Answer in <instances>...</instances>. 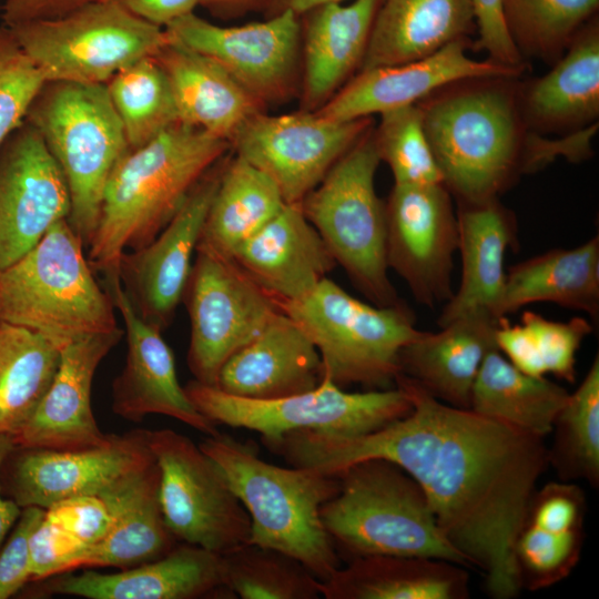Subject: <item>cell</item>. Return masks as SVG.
Returning a JSON list of instances; mask_svg holds the SVG:
<instances>
[{"mask_svg":"<svg viewBox=\"0 0 599 599\" xmlns=\"http://www.w3.org/2000/svg\"><path fill=\"white\" fill-rule=\"evenodd\" d=\"M554 440L547 449L551 465L564 481L599 483V357L555 418Z\"/></svg>","mask_w":599,"mask_h":599,"instance_id":"f35d334b","label":"cell"},{"mask_svg":"<svg viewBox=\"0 0 599 599\" xmlns=\"http://www.w3.org/2000/svg\"><path fill=\"white\" fill-rule=\"evenodd\" d=\"M339 488L321 509L323 526L348 560L372 555L416 556L470 564L447 540L418 483L382 458L336 475Z\"/></svg>","mask_w":599,"mask_h":599,"instance_id":"5b68a950","label":"cell"},{"mask_svg":"<svg viewBox=\"0 0 599 599\" xmlns=\"http://www.w3.org/2000/svg\"><path fill=\"white\" fill-rule=\"evenodd\" d=\"M372 125L370 118L335 121L316 111L278 115L261 111L230 144L273 180L286 203H301Z\"/></svg>","mask_w":599,"mask_h":599,"instance_id":"9a60e30c","label":"cell"},{"mask_svg":"<svg viewBox=\"0 0 599 599\" xmlns=\"http://www.w3.org/2000/svg\"><path fill=\"white\" fill-rule=\"evenodd\" d=\"M8 27L45 81L106 84L123 68L154 57L167 42L163 28L112 0Z\"/></svg>","mask_w":599,"mask_h":599,"instance_id":"30bf717a","label":"cell"},{"mask_svg":"<svg viewBox=\"0 0 599 599\" xmlns=\"http://www.w3.org/2000/svg\"><path fill=\"white\" fill-rule=\"evenodd\" d=\"M70 212L63 173L39 132L24 121L0 145V271Z\"/></svg>","mask_w":599,"mask_h":599,"instance_id":"d6986e66","label":"cell"},{"mask_svg":"<svg viewBox=\"0 0 599 599\" xmlns=\"http://www.w3.org/2000/svg\"><path fill=\"white\" fill-rule=\"evenodd\" d=\"M232 258L275 302L304 297L336 266L301 203H286Z\"/></svg>","mask_w":599,"mask_h":599,"instance_id":"d4e9b609","label":"cell"},{"mask_svg":"<svg viewBox=\"0 0 599 599\" xmlns=\"http://www.w3.org/2000/svg\"><path fill=\"white\" fill-rule=\"evenodd\" d=\"M225 585L234 598L317 599L319 580L280 550L244 544L224 555Z\"/></svg>","mask_w":599,"mask_h":599,"instance_id":"b9f144b4","label":"cell"},{"mask_svg":"<svg viewBox=\"0 0 599 599\" xmlns=\"http://www.w3.org/2000/svg\"><path fill=\"white\" fill-rule=\"evenodd\" d=\"M60 349L42 335L0 322V435L13 437L49 389Z\"/></svg>","mask_w":599,"mask_h":599,"instance_id":"74e56055","label":"cell"},{"mask_svg":"<svg viewBox=\"0 0 599 599\" xmlns=\"http://www.w3.org/2000/svg\"><path fill=\"white\" fill-rule=\"evenodd\" d=\"M475 28L473 0H380L358 71L428 57Z\"/></svg>","mask_w":599,"mask_h":599,"instance_id":"1f68e13d","label":"cell"},{"mask_svg":"<svg viewBox=\"0 0 599 599\" xmlns=\"http://www.w3.org/2000/svg\"><path fill=\"white\" fill-rule=\"evenodd\" d=\"M154 464L146 430L138 429L108 434L103 443L82 449L14 447L3 463L1 483L19 507L47 509L70 497H103Z\"/></svg>","mask_w":599,"mask_h":599,"instance_id":"5bb4252c","label":"cell"},{"mask_svg":"<svg viewBox=\"0 0 599 599\" xmlns=\"http://www.w3.org/2000/svg\"><path fill=\"white\" fill-rule=\"evenodd\" d=\"M45 82L11 29L0 23V145L24 122Z\"/></svg>","mask_w":599,"mask_h":599,"instance_id":"ee69618b","label":"cell"},{"mask_svg":"<svg viewBox=\"0 0 599 599\" xmlns=\"http://www.w3.org/2000/svg\"><path fill=\"white\" fill-rule=\"evenodd\" d=\"M164 71L182 123L231 143L263 105L209 57L167 38L154 55Z\"/></svg>","mask_w":599,"mask_h":599,"instance_id":"4dcf8cb0","label":"cell"},{"mask_svg":"<svg viewBox=\"0 0 599 599\" xmlns=\"http://www.w3.org/2000/svg\"><path fill=\"white\" fill-rule=\"evenodd\" d=\"M598 8L599 0H501L505 27L520 55L551 65Z\"/></svg>","mask_w":599,"mask_h":599,"instance_id":"ab89813d","label":"cell"},{"mask_svg":"<svg viewBox=\"0 0 599 599\" xmlns=\"http://www.w3.org/2000/svg\"><path fill=\"white\" fill-rule=\"evenodd\" d=\"M458 248L461 276L458 288L444 304L439 327L473 311H488L498 317L502 302L509 248L518 246L517 221L499 199L457 203Z\"/></svg>","mask_w":599,"mask_h":599,"instance_id":"f1b7e54d","label":"cell"},{"mask_svg":"<svg viewBox=\"0 0 599 599\" xmlns=\"http://www.w3.org/2000/svg\"><path fill=\"white\" fill-rule=\"evenodd\" d=\"M468 38L405 63L358 71L316 112L329 120L351 121L417 104L436 90L475 78H517L526 70L477 60L467 53Z\"/></svg>","mask_w":599,"mask_h":599,"instance_id":"44dd1931","label":"cell"},{"mask_svg":"<svg viewBox=\"0 0 599 599\" xmlns=\"http://www.w3.org/2000/svg\"><path fill=\"white\" fill-rule=\"evenodd\" d=\"M518 104L534 134L573 135L598 125L599 20L590 19L549 72L519 82Z\"/></svg>","mask_w":599,"mask_h":599,"instance_id":"cb8c5ba5","label":"cell"},{"mask_svg":"<svg viewBox=\"0 0 599 599\" xmlns=\"http://www.w3.org/2000/svg\"><path fill=\"white\" fill-rule=\"evenodd\" d=\"M285 204L273 180L235 154L225 160L197 247L232 257Z\"/></svg>","mask_w":599,"mask_h":599,"instance_id":"d590c367","label":"cell"},{"mask_svg":"<svg viewBox=\"0 0 599 599\" xmlns=\"http://www.w3.org/2000/svg\"><path fill=\"white\" fill-rule=\"evenodd\" d=\"M41 135L67 181L69 223L88 247L105 184L130 146L105 84L47 81L26 120Z\"/></svg>","mask_w":599,"mask_h":599,"instance_id":"52a82bcc","label":"cell"},{"mask_svg":"<svg viewBox=\"0 0 599 599\" xmlns=\"http://www.w3.org/2000/svg\"><path fill=\"white\" fill-rule=\"evenodd\" d=\"M159 467L106 496L113 522L99 542L88 547L73 570L100 567L126 569L166 555L177 544L165 525L159 501Z\"/></svg>","mask_w":599,"mask_h":599,"instance_id":"e575fe53","label":"cell"},{"mask_svg":"<svg viewBox=\"0 0 599 599\" xmlns=\"http://www.w3.org/2000/svg\"><path fill=\"white\" fill-rule=\"evenodd\" d=\"M380 0L331 2L301 22L302 106L316 111L359 69Z\"/></svg>","mask_w":599,"mask_h":599,"instance_id":"f546056e","label":"cell"},{"mask_svg":"<svg viewBox=\"0 0 599 599\" xmlns=\"http://www.w3.org/2000/svg\"><path fill=\"white\" fill-rule=\"evenodd\" d=\"M88 547L43 516L29 539L32 581L70 572Z\"/></svg>","mask_w":599,"mask_h":599,"instance_id":"7dc6e473","label":"cell"},{"mask_svg":"<svg viewBox=\"0 0 599 599\" xmlns=\"http://www.w3.org/2000/svg\"><path fill=\"white\" fill-rule=\"evenodd\" d=\"M464 568L429 557H356L319 581V590L325 599H467L469 576Z\"/></svg>","mask_w":599,"mask_h":599,"instance_id":"d6a6232c","label":"cell"},{"mask_svg":"<svg viewBox=\"0 0 599 599\" xmlns=\"http://www.w3.org/2000/svg\"><path fill=\"white\" fill-rule=\"evenodd\" d=\"M255 0H200V4L213 12L224 13L244 7Z\"/></svg>","mask_w":599,"mask_h":599,"instance_id":"db71d44e","label":"cell"},{"mask_svg":"<svg viewBox=\"0 0 599 599\" xmlns=\"http://www.w3.org/2000/svg\"><path fill=\"white\" fill-rule=\"evenodd\" d=\"M374 128L378 158L394 176V184L443 183L423 124L418 104L405 105L379 114Z\"/></svg>","mask_w":599,"mask_h":599,"instance_id":"7bdbcfd3","label":"cell"},{"mask_svg":"<svg viewBox=\"0 0 599 599\" xmlns=\"http://www.w3.org/2000/svg\"><path fill=\"white\" fill-rule=\"evenodd\" d=\"M517 78L460 80L417 103L443 183L457 203L499 199L519 176L538 170V135L522 121Z\"/></svg>","mask_w":599,"mask_h":599,"instance_id":"7a4b0ae2","label":"cell"},{"mask_svg":"<svg viewBox=\"0 0 599 599\" xmlns=\"http://www.w3.org/2000/svg\"><path fill=\"white\" fill-rule=\"evenodd\" d=\"M84 242L68 219L0 271V322L29 328L59 349L118 329L114 303L95 278Z\"/></svg>","mask_w":599,"mask_h":599,"instance_id":"8992f818","label":"cell"},{"mask_svg":"<svg viewBox=\"0 0 599 599\" xmlns=\"http://www.w3.org/2000/svg\"><path fill=\"white\" fill-rule=\"evenodd\" d=\"M395 386L413 406L403 418L358 436L296 430L267 447L328 475L372 458L398 465L422 487L450 545L484 573L487 592L515 598L514 547L548 466L544 437L447 405L400 373Z\"/></svg>","mask_w":599,"mask_h":599,"instance_id":"6da1fadb","label":"cell"},{"mask_svg":"<svg viewBox=\"0 0 599 599\" xmlns=\"http://www.w3.org/2000/svg\"><path fill=\"white\" fill-rule=\"evenodd\" d=\"M183 301L191 323L187 365L195 380L211 386L223 364L280 311L232 257L200 247Z\"/></svg>","mask_w":599,"mask_h":599,"instance_id":"4fadbf2b","label":"cell"},{"mask_svg":"<svg viewBox=\"0 0 599 599\" xmlns=\"http://www.w3.org/2000/svg\"><path fill=\"white\" fill-rule=\"evenodd\" d=\"M276 304L313 342L323 376L342 388L394 387L399 354L422 332L405 302L390 306L368 304L328 277L304 297Z\"/></svg>","mask_w":599,"mask_h":599,"instance_id":"ba28073f","label":"cell"},{"mask_svg":"<svg viewBox=\"0 0 599 599\" xmlns=\"http://www.w3.org/2000/svg\"><path fill=\"white\" fill-rule=\"evenodd\" d=\"M47 595L88 599H197L234 598L225 585L223 556L190 544H176L152 561L102 573L92 569L44 579Z\"/></svg>","mask_w":599,"mask_h":599,"instance_id":"603a6c76","label":"cell"},{"mask_svg":"<svg viewBox=\"0 0 599 599\" xmlns=\"http://www.w3.org/2000/svg\"><path fill=\"white\" fill-rule=\"evenodd\" d=\"M501 317L488 311L458 316L436 333L422 331L399 354V373L438 400L470 409L471 392L496 345Z\"/></svg>","mask_w":599,"mask_h":599,"instance_id":"4316f807","label":"cell"},{"mask_svg":"<svg viewBox=\"0 0 599 599\" xmlns=\"http://www.w3.org/2000/svg\"><path fill=\"white\" fill-rule=\"evenodd\" d=\"M43 516V508H22L6 546L0 551V599L14 596L26 583L32 581L29 539Z\"/></svg>","mask_w":599,"mask_h":599,"instance_id":"c3c4849f","label":"cell"},{"mask_svg":"<svg viewBox=\"0 0 599 599\" xmlns=\"http://www.w3.org/2000/svg\"><path fill=\"white\" fill-rule=\"evenodd\" d=\"M184 389L210 420L257 432L264 444L296 430L364 435L405 417L413 408L398 386L349 393L326 376L308 392L267 400L233 396L195 379Z\"/></svg>","mask_w":599,"mask_h":599,"instance_id":"8fae6325","label":"cell"},{"mask_svg":"<svg viewBox=\"0 0 599 599\" xmlns=\"http://www.w3.org/2000/svg\"><path fill=\"white\" fill-rule=\"evenodd\" d=\"M476 48L488 59L514 69L526 70L527 63L512 43L502 19L501 0H473Z\"/></svg>","mask_w":599,"mask_h":599,"instance_id":"681fc988","label":"cell"},{"mask_svg":"<svg viewBox=\"0 0 599 599\" xmlns=\"http://www.w3.org/2000/svg\"><path fill=\"white\" fill-rule=\"evenodd\" d=\"M13 448L14 444L11 436L0 435V546L7 534L14 527L22 511V508L12 499L3 497L1 483V469L3 463Z\"/></svg>","mask_w":599,"mask_h":599,"instance_id":"816d5d0a","label":"cell"},{"mask_svg":"<svg viewBox=\"0 0 599 599\" xmlns=\"http://www.w3.org/2000/svg\"><path fill=\"white\" fill-rule=\"evenodd\" d=\"M163 519L177 541L224 555L250 542L251 520L219 465L189 437L146 430Z\"/></svg>","mask_w":599,"mask_h":599,"instance_id":"7c38bea8","label":"cell"},{"mask_svg":"<svg viewBox=\"0 0 599 599\" xmlns=\"http://www.w3.org/2000/svg\"><path fill=\"white\" fill-rule=\"evenodd\" d=\"M102 285L121 313L126 336L125 365L112 384L113 413L135 423L150 414H160L207 436L217 435L216 424L197 410L180 385L174 355L162 331L136 314L118 272L104 274Z\"/></svg>","mask_w":599,"mask_h":599,"instance_id":"ffe728a7","label":"cell"},{"mask_svg":"<svg viewBox=\"0 0 599 599\" xmlns=\"http://www.w3.org/2000/svg\"><path fill=\"white\" fill-rule=\"evenodd\" d=\"M554 303L599 319V236L572 248H552L506 273L500 315L534 303Z\"/></svg>","mask_w":599,"mask_h":599,"instance_id":"836d02e7","label":"cell"},{"mask_svg":"<svg viewBox=\"0 0 599 599\" xmlns=\"http://www.w3.org/2000/svg\"><path fill=\"white\" fill-rule=\"evenodd\" d=\"M386 211V261L414 298L434 308L453 295L458 248L453 196L444 183L394 184Z\"/></svg>","mask_w":599,"mask_h":599,"instance_id":"2e32d148","label":"cell"},{"mask_svg":"<svg viewBox=\"0 0 599 599\" xmlns=\"http://www.w3.org/2000/svg\"><path fill=\"white\" fill-rule=\"evenodd\" d=\"M301 29L300 17L292 11L232 27L214 24L193 12L164 28L170 40L215 61L262 105L291 93Z\"/></svg>","mask_w":599,"mask_h":599,"instance_id":"e0dca14e","label":"cell"},{"mask_svg":"<svg viewBox=\"0 0 599 599\" xmlns=\"http://www.w3.org/2000/svg\"><path fill=\"white\" fill-rule=\"evenodd\" d=\"M380 160L372 125L301 202L336 265L377 306L402 303L388 277L386 211L375 189Z\"/></svg>","mask_w":599,"mask_h":599,"instance_id":"9c48e42d","label":"cell"},{"mask_svg":"<svg viewBox=\"0 0 599 599\" xmlns=\"http://www.w3.org/2000/svg\"><path fill=\"white\" fill-rule=\"evenodd\" d=\"M44 518L90 547L109 532L113 515L103 498L81 495L54 502L44 509Z\"/></svg>","mask_w":599,"mask_h":599,"instance_id":"bcb514c9","label":"cell"},{"mask_svg":"<svg viewBox=\"0 0 599 599\" xmlns=\"http://www.w3.org/2000/svg\"><path fill=\"white\" fill-rule=\"evenodd\" d=\"M568 395L565 387L545 376L522 373L494 349L486 356L476 377L470 409L545 438L551 433Z\"/></svg>","mask_w":599,"mask_h":599,"instance_id":"8d00e7d4","label":"cell"},{"mask_svg":"<svg viewBox=\"0 0 599 599\" xmlns=\"http://www.w3.org/2000/svg\"><path fill=\"white\" fill-rule=\"evenodd\" d=\"M520 324L526 327L536 355L545 370L557 378L575 383L576 355L591 332L592 325L583 317L568 322L551 321L532 311H525Z\"/></svg>","mask_w":599,"mask_h":599,"instance_id":"f6af8a7d","label":"cell"},{"mask_svg":"<svg viewBox=\"0 0 599 599\" xmlns=\"http://www.w3.org/2000/svg\"><path fill=\"white\" fill-rule=\"evenodd\" d=\"M586 508L582 489L571 481L536 488L514 547L521 589L549 588L572 572L583 545Z\"/></svg>","mask_w":599,"mask_h":599,"instance_id":"83f0119b","label":"cell"},{"mask_svg":"<svg viewBox=\"0 0 599 599\" xmlns=\"http://www.w3.org/2000/svg\"><path fill=\"white\" fill-rule=\"evenodd\" d=\"M225 158L191 191L164 229L145 246L121 254L116 272L136 314L163 331L173 321Z\"/></svg>","mask_w":599,"mask_h":599,"instance_id":"ac0fdd59","label":"cell"},{"mask_svg":"<svg viewBox=\"0 0 599 599\" xmlns=\"http://www.w3.org/2000/svg\"><path fill=\"white\" fill-rule=\"evenodd\" d=\"M230 146L225 140L177 122L130 150L103 191L98 226L87 247L92 270L102 275L114 272L123 252L148 245Z\"/></svg>","mask_w":599,"mask_h":599,"instance_id":"3957f363","label":"cell"},{"mask_svg":"<svg viewBox=\"0 0 599 599\" xmlns=\"http://www.w3.org/2000/svg\"><path fill=\"white\" fill-rule=\"evenodd\" d=\"M199 446L219 465L246 509L250 542L290 555L319 581L341 567L321 518L322 506L338 491L336 475L270 464L253 446L220 433Z\"/></svg>","mask_w":599,"mask_h":599,"instance_id":"277c9868","label":"cell"},{"mask_svg":"<svg viewBox=\"0 0 599 599\" xmlns=\"http://www.w3.org/2000/svg\"><path fill=\"white\" fill-rule=\"evenodd\" d=\"M123 335L121 328L92 334L60 349L49 389L28 423L11 437L14 447L71 450L106 439L92 410V385L98 366Z\"/></svg>","mask_w":599,"mask_h":599,"instance_id":"7402d4cb","label":"cell"},{"mask_svg":"<svg viewBox=\"0 0 599 599\" xmlns=\"http://www.w3.org/2000/svg\"><path fill=\"white\" fill-rule=\"evenodd\" d=\"M345 0H266L268 17L283 11H292L298 17L313 10L316 7L331 2H343Z\"/></svg>","mask_w":599,"mask_h":599,"instance_id":"f5cc1de1","label":"cell"},{"mask_svg":"<svg viewBox=\"0 0 599 599\" xmlns=\"http://www.w3.org/2000/svg\"><path fill=\"white\" fill-rule=\"evenodd\" d=\"M322 362L301 326L281 309L221 367L215 387L243 398L267 400L315 388Z\"/></svg>","mask_w":599,"mask_h":599,"instance_id":"484cf974","label":"cell"},{"mask_svg":"<svg viewBox=\"0 0 599 599\" xmlns=\"http://www.w3.org/2000/svg\"><path fill=\"white\" fill-rule=\"evenodd\" d=\"M105 85L130 150L180 122L167 78L154 57L123 68Z\"/></svg>","mask_w":599,"mask_h":599,"instance_id":"60d3db41","label":"cell"},{"mask_svg":"<svg viewBox=\"0 0 599 599\" xmlns=\"http://www.w3.org/2000/svg\"><path fill=\"white\" fill-rule=\"evenodd\" d=\"M131 14L160 28L194 12L200 0H112Z\"/></svg>","mask_w":599,"mask_h":599,"instance_id":"f907efd6","label":"cell"}]
</instances>
